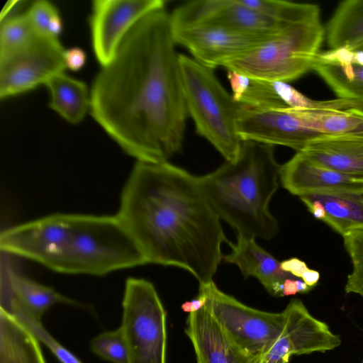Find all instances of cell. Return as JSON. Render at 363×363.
I'll list each match as a JSON object with an SVG mask.
<instances>
[{
	"instance_id": "cell-1",
	"label": "cell",
	"mask_w": 363,
	"mask_h": 363,
	"mask_svg": "<svg viewBox=\"0 0 363 363\" xmlns=\"http://www.w3.org/2000/svg\"><path fill=\"white\" fill-rule=\"evenodd\" d=\"M164 9L141 18L90 90L94 120L137 162H168L182 150L188 111Z\"/></svg>"
},
{
	"instance_id": "cell-2",
	"label": "cell",
	"mask_w": 363,
	"mask_h": 363,
	"mask_svg": "<svg viewBox=\"0 0 363 363\" xmlns=\"http://www.w3.org/2000/svg\"><path fill=\"white\" fill-rule=\"evenodd\" d=\"M146 264L180 267L200 284L213 281L228 240L196 177L168 162H137L116 214Z\"/></svg>"
},
{
	"instance_id": "cell-3",
	"label": "cell",
	"mask_w": 363,
	"mask_h": 363,
	"mask_svg": "<svg viewBox=\"0 0 363 363\" xmlns=\"http://www.w3.org/2000/svg\"><path fill=\"white\" fill-rule=\"evenodd\" d=\"M31 241L35 262L60 273L104 276L146 264L116 215H48Z\"/></svg>"
},
{
	"instance_id": "cell-4",
	"label": "cell",
	"mask_w": 363,
	"mask_h": 363,
	"mask_svg": "<svg viewBox=\"0 0 363 363\" xmlns=\"http://www.w3.org/2000/svg\"><path fill=\"white\" fill-rule=\"evenodd\" d=\"M281 166L274 146L242 141L235 160L196 180L220 220L238 233L269 240L279 230L269 204L279 186Z\"/></svg>"
},
{
	"instance_id": "cell-5",
	"label": "cell",
	"mask_w": 363,
	"mask_h": 363,
	"mask_svg": "<svg viewBox=\"0 0 363 363\" xmlns=\"http://www.w3.org/2000/svg\"><path fill=\"white\" fill-rule=\"evenodd\" d=\"M179 59L185 102L197 134L226 161L235 160L242 143L238 121L244 105L225 89L212 69L183 54Z\"/></svg>"
},
{
	"instance_id": "cell-6",
	"label": "cell",
	"mask_w": 363,
	"mask_h": 363,
	"mask_svg": "<svg viewBox=\"0 0 363 363\" xmlns=\"http://www.w3.org/2000/svg\"><path fill=\"white\" fill-rule=\"evenodd\" d=\"M325 33L320 18L300 23L222 67L250 78L287 83L312 69Z\"/></svg>"
},
{
	"instance_id": "cell-7",
	"label": "cell",
	"mask_w": 363,
	"mask_h": 363,
	"mask_svg": "<svg viewBox=\"0 0 363 363\" xmlns=\"http://www.w3.org/2000/svg\"><path fill=\"white\" fill-rule=\"evenodd\" d=\"M120 327L129 363H166V312L154 285L141 278L125 281Z\"/></svg>"
},
{
	"instance_id": "cell-8",
	"label": "cell",
	"mask_w": 363,
	"mask_h": 363,
	"mask_svg": "<svg viewBox=\"0 0 363 363\" xmlns=\"http://www.w3.org/2000/svg\"><path fill=\"white\" fill-rule=\"evenodd\" d=\"M205 307L228 338L256 362L282 333L284 311L270 313L249 307L221 291L213 281L200 284Z\"/></svg>"
},
{
	"instance_id": "cell-9",
	"label": "cell",
	"mask_w": 363,
	"mask_h": 363,
	"mask_svg": "<svg viewBox=\"0 0 363 363\" xmlns=\"http://www.w3.org/2000/svg\"><path fill=\"white\" fill-rule=\"evenodd\" d=\"M64 51L58 38L36 33L21 47L0 55V98L45 84L63 72Z\"/></svg>"
},
{
	"instance_id": "cell-10",
	"label": "cell",
	"mask_w": 363,
	"mask_h": 363,
	"mask_svg": "<svg viewBox=\"0 0 363 363\" xmlns=\"http://www.w3.org/2000/svg\"><path fill=\"white\" fill-rule=\"evenodd\" d=\"M164 9L162 0H94L89 26L95 57L104 66L131 28L145 15Z\"/></svg>"
},
{
	"instance_id": "cell-11",
	"label": "cell",
	"mask_w": 363,
	"mask_h": 363,
	"mask_svg": "<svg viewBox=\"0 0 363 363\" xmlns=\"http://www.w3.org/2000/svg\"><path fill=\"white\" fill-rule=\"evenodd\" d=\"M242 141L286 146L298 152L325 136L310 128L296 109H255L243 106L238 121Z\"/></svg>"
},
{
	"instance_id": "cell-12",
	"label": "cell",
	"mask_w": 363,
	"mask_h": 363,
	"mask_svg": "<svg viewBox=\"0 0 363 363\" xmlns=\"http://www.w3.org/2000/svg\"><path fill=\"white\" fill-rule=\"evenodd\" d=\"M172 30L176 44L184 47L196 61L212 69L274 37L245 33L214 24Z\"/></svg>"
},
{
	"instance_id": "cell-13",
	"label": "cell",
	"mask_w": 363,
	"mask_h": 363,
	"mask_svg": "<svg viewBox=\"0 0 363 363\" xmlns=\"http://www.w3.org/2000/svg\"><path fill=\"white\" fill-rule=\"evenodd\" d=\"M283 311L286 316L284 328L262 357L289 362L293 354L325 352L341 344L340 337L325 323L312 315L301 301L291 300Z\"/></svg>"
},
{
	"instance_id": "cell-14",
	"label": "cell",
	"mask_w": 363,
	"mask_h": 363,
	"mask_svg": "<svg viewBox=\"0 0 363 363\" xmlns=\"http://www.w3.org/2000/svg\"><path fill=\"white\" fill-rule=\"evenodd\" d=\"M279 179L286 190L299 196L336 191L363 193V180L322 167L302 152L281 166Z\"/></svg>"
},
{
	"instance_id": "cell-15",
	"label": "cell",
	"mask_w": 363,
	"mask_h": 363,
	"mask_svg": "<svg viewBox=\"0 0 363 363\" xmlns=\"http://www.w3.org/2000/svg\"><path fill=\"white\" fill-rule=\"evenodd\" d=\"M9 256L1 252L0 308H20L40 320L41 315L55 303H77L53 288L42 285L20 274Z\"/></svg>"
},
{
	"instance_id": "cell-16",
	"label": "cell",
	"mask_w": 363,
	"mask_h": 363,
	"mask_svg": "<svg viewBox=\"0 0 363 363\" xmlns=\"http://www.w3.org/2000/svg\"><path fill=\"white\" fill-rule=\"evenodd\" d=\"M185 333L198 363H255L228 338L205 306L189 314Z\"/></svg>"
},
{
	"instance_id": "cell-17",
	"label": "cell",
	"mask_w": 363,
	"mask_h": 363,
	"mask_svg": "<svg viewBox=\"0 0 363 363\" xmlns=\"http://www.w3.org/2000/svg\"><path fill=\"white\" fill-rule=\"evenodd\" d=\"M227 77L235 101L255 109L306 108L309 98L286 82L250 78L234 71Z\"/></svg>"
},
{
	"instance_id": "cell-18",
	"label": "cell",
	"mask_w": 363,
	"mask_h": 363,
	"mask_svg": "<svg viewBox=\"0 0 363 363\" xmlns=\"http://www.w3.org/2000/svg\"><path fill=\"white\" fill-rule=\"evenodd\" d=\"M228 244L231 252L223 255L225 262L236 264L245 278L256 277L272 296H282L284 280L295 277L283 271L280 262L258 245L255 238L238 233L236 243Z\"/></svg>"
},
{
	"instance_id": "cell-19",
	"label": "cell",
	"mask_w": 363,
	"mask_h": 363,
	"mask_svg": "<svg viewBox=\"0 0 363 363\" xmlns=\"http://www.w3.org/2000/svg\"><path fill=\"white\" fill-rule=\"evenodd\" d=\"M361 52L347 47L330 49L315 57V70L340 99L363 104V65Z\"/></svg>"
},
{
	"instance_id": "cell-20",
	"label": "cell",
	"mask_w": 363,
	"mask_h": 363,
	"mask_svg": "<svg viewBox=\"0 0 363 363\" xmlns=\"http://www.w3.org/2000/svg\"><path fill=\"white\" fill-rule=\"evenodd\" d=\"M300 152L322 167L363 180V138L325 135Z\"/></svg>"
},
{
	"instance_id": "cell-21",
	"label": "cell",
	"mask_w": 363,
	"mask_h": 363,
	"mask_svg": "<svg viewBox=\"0 0 363 363\" xmlns=\"http://www.w3.org/2000/svg\"><path fill=\"white\" fill-rule=\"evenodd\" d=\"M0 363H45L37 337L16 317L2 308Z\"/></svg>"
},
{
	"instance_id": "cell-22",
	"label": "cell",
	"mask_w": 363,
	"mask_h": 363,
	"mask_svg": "<svg viewBox=\"0 0 363 363\" xmlns=\"http://www.w3.org/2000/svg\"><path fill=\"white\" fill-rule=\"evenodd\" d=\"M50 93L49 106L72 124L82 122L90 110V91L81 80L59 73L45 84Z\"/></svg>"
},
{
	"instance_id": "cell-23",
	"label": "cell",
	"mask_w": 363,
	"mask_h": 363,
	"mask_svg": "<svg viewBox=\"0 0 363 363\" xmlns=\"http://www.w3.org/2000/svg\"><path fill=\"white\" fill-rule=\"evenodd\" d=\"M307 195L323 205L325 213L323 221L342 236L363 228V193L336 191Z\"/></svg>"
},
{
	"instance_id": "cell-24",
	"label": "cell",
	"mask_w": 363,
	"mask_h": 363,
	"mask_svg": "<svg viewBox=\"0 0 363 363\" xmlns=\"http://www.w3.org/2000/svg\"><path fill=\"white\" fill-rule=\"evenodd\" d=\"M330 49L352 48L363 43V0H345L339 4L326 27Z\"/></svg>"
},
{
	"instance_id": "cell-25",
	"label": "cell",
	"mask_w": 363,
	"mask_h": 363,
	"mask_svg": "<svg viewBox=\"0 0 363 363\" xmlns=\"http://www.w3.org/2000/svg\"><path fill=\"white\" fill-rule=\"evenodd\" d=\"M36 33L26 13L0 21V55L21 47Z\"/></svg>"
},
{
	"instance_id": "cell-26",
	"label": "cell",
	"mask_w": 363,
	"mask_h": 363,
	"mask_svg": "<svg viewBox=\"0 0 363 363\" xmlns=\"http://www.w3.org/2000/svg\"><path fill=\"white\" fill-rule=\"evenodd\" d=\"M6 311L13 315L23 323L38 340L50 350L61 363H82L79 359L48 333L42 325L40 320L36 318L28 311L19 308H13Z\"/></svg>"
},
{
	"instance_id": "cell-27",
	"label": "cell",
	"mask_w": 363,
	"mask_h": 363,
	"mask_svg": "<svg viewBox=\"0 0 363 363\" xmlns=\"http://www.w3.org/2000/svg\"><path fill=\"white\" fill-rule=\"evenodd\" d=\"M94 353L112 363H129V352L126 340L121 328L104 332L91 341Z\"/></svg>"
},
{
	"instance_id": "cell-28",
	"label": "cell",
	"mask_w": 363,
	"mask_h": 363,
	"mask_svg": "<svg viewBox=\"0 0 363 363\" xmlns=\"http://www.w3.org/2000/svg\"><path fill=\"white\" fill-rule=\"evenodd\" d=\"M343 238L353 265L352 272L347 277L345 291L363 297V228L353 230Z\"/></svg>"
},
{
	"instance_id": "cell-29",
	"label": "cell",
	"mask_w": 363,
	"mask_h": 363,
	"mask_svg": "<svg viewBox=\"0 0 363 363\" xmlns=\"http://www.w3.org/2000/svg\"><path fill=\"white\" fill-rule=\"evenodd\" d=\"M57 13V9L44 0L35 1L26 12L35 32L40 34H48L49 22Z\"/></svg>"
},
{
	"instance_id": "cell-30",
	"label": "cell",
	"mask_w": 363,
	"mask_h": 363,
	"mask_svg": "<svg viewBox=\"0 0 363 363\" xmlns=\"http://www.w3.org/2000/svg\"><path fill=\"white\" fill-rule=\"evenodd\" d=\"M63 57L65 68L74 72L80 70L86 61L85 52L78 47L65 50Z\"/></svg>"
},
{
	"instance_id": "cell-31",
	"label": "cell",
	"mask_w": 363,
	"mask_h": 363,
	"mask_svg": "<svg viewBox=\"0 0 363 363\" xmlns=\"http://www.w3.org/2000/svg\"><path fill=\"white\" fill-rule=\"evenodd\" d=\"M311 289L303 281L288 278L284 280L282 287V296L295 295L298 293H306Z\"/></svg>"
},
{
	"instance_id": "cell-32",
	"label": "cell",
	"mask_w": 363,
	"mask_h": 363,
	"mask_svg": "<svg viewBox=\"0 0 363 363\" xmlns=\"http://www.w3.org/2000/svg\"><path fill=\"white\" fill-rule=\"evenodd\" d=\"M281 269L295 277H301L308 269L306 264L296 257H292L280 262Z\"/></svg>"
},
{
	"instance_id": "cell-33",
	"label": "cell",
	"mask_w": 363,
	"mask_h": 363,
	"mask_svg": "<svg viewBox=\"0 0 363 363\" xmlns=\"http://www.w3.org/2000/svg\"><path fill=\"white\" fill-rule=\"evenodd\" d=\"M206 303V296L205 293L199 289V294L196 298L184 302L182 305V309L186 313H191L196 312L203 308Z\"/></svg>"
},
{
	"instance_id": "cell-34",
	"label": "cell",
	"mask_w": 363,
	"mask_h": 363,
	"mask_svg": "<svg viewBox=\"0 0 363 363\" xmlns=\"http://www.w3.org/2000/svg\"><path fill=\"white\" fill-rule=\"evenodd\" d=\"M62 30V23L59 13H55L50 19L48 26V34L58 38Z\"/></svg>"
},
{
	"instance_id": "cell-35",
	"label": "cell",
	"mask_w": 363,
	"mask_h": 363,
	"mask_svg": "<svg viewBox=\"0 0 363 363\" xmlns=\"http://www.w3.org/2000/svg\"><path fill=\"white\" fill-rule=\"evenodd\" d=\"M23 1L19 0L8 1L4 5L0 14V21L13 16V12L20 7Z\"/></svg>"
},
{
	"instance_id": "cell-36",
	"label": "cell",
	"mask_w": 363,
	"mask_h": 363,
	"mask_svg": "<svg viewBox=\"0 0 363 363\" xmlns=\"http://www.w3.org/2000/svg\"><path fill=\"white\" fill-rule=\"evenodd\" d=\"M302 280L310 287L314 286L318 281L320 274L318 272L308 269L301 277Z\"/></svg>"
},
{
	"instance_id": "cell-37",
	"label": "cell",
	"mask_w": 363,
	"mask_h": 363,
	"mask_svg": "<svg viewBox=\"0 0 363 363\" xmlns=\"http://www.w3.org/2000/svg\"><path fill=\"white\" fill-rule=\"evenodd\" d=\"M352 50H361L363 51V43L359 44L358 45L351 48Z\"/></svg>"
},
{
	"instance_id": "cell-38",
	"label": "cell",
	"mask_w": 363,
	"mask_h": 363,
	"mask_svg": "<svg viewBox=\"0 0 363 363\" xmlns=\"http://www.w3.org/2000/svg\"><path fill=\"white\" fill-rule=\"evenodd\" d=\"M362 363H363V362Z\"/></svg>"
}]
</instances>
